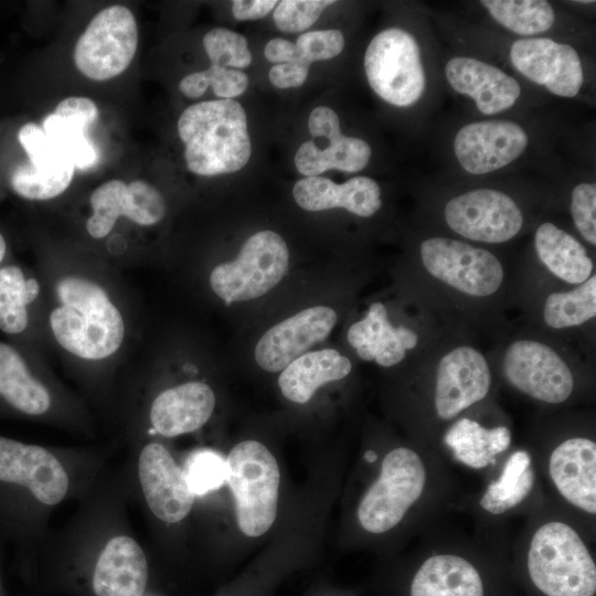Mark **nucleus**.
<instances>
[{
	"instance_id": "nucleus-17",
	"label": "nucleus",
	"mask_w": 596,
	"mask_h": 596,
	"mask_svg": "<svg viewBox=\"0 0 596 596\" xmlns=\"http://www.w3.org/2000/svg\"><path fill=\"white\" fill-rule=\"evenodd\" d=\"M93 214L86 221V230L94 238L110 233L121 215L139 225L159 223L166 214V203L160 192L143 180L125 183L110 180L91 195Z\"/></svg>"
},
{
	"instance_id": "nucleus-47",
	"label": "nucleus",
	"mask_w": 596,
	"mask_h": 596,
	"mask_svg": "<svg viewBox=\"0 0 596 596\" xmlns=\"http://www.w3.org/2000/svg\"><path fill=\"white\" fill-rule=\"evenodd\" d=\"M0 596H1V586H0Z\"/></svg>"
},
{
	"instance_id": "nucleus-16",
	"label": "nucleus",
	"mask_w": 596,
	"mask_h": 596,
	"mask_svg": "<svg viewBox=\"0 0 596 596\" xmlns=\"http://www.w3.org/2000/svg\"><path fill=\"white\" fill-rule=\"evenodd\" d=\"M309 132L324 137L329 145L320 149L313 140L304 142L295 155V166L306 177L319 175L331 169L356 172L365 168L371 158V148L360 138L341 134L337 113L326 106L315 108L308 119Z\"/></svg>"
},
{
	"instance_id": "nucleus-31",
	"label": "nucleus",
	"mask_w": 596,
	"mask_h": 596,
	"mask_svg": "<svg viewBox=\"0 0 596 596\" xmlns=\"http://www.w3.org/2000/svg\"><path fill=\"white\" fill-rule=\"evenodd\" d=\"M0 398L31 416L42 415L51 406L46 387L30 373L21 354L4 342H0Z\"/></svg>"
},
{
	"instance_id": "nucleus-19",
	"label": "nucleus",
	"mask_w": 596,
	"mask_h": 596,
	"mask_svg": "<svg viewBox=\"0 0 596 596\" xmlns=\"http://www.w3.org/2000/svg\"><path fill=\"white\" fill-rule=\"evenodd\" d=\"M528 146L523 128L508 120H486L464 126L456 135L454 150L469 173L496 171L515 160Z\"/></svg>"
},
{
	"instance_id": "nucleus-14",
	"label": "nucleus",
	"mask_w": 596,
	"mask_h": 596,
	"mask_svg": "<svg viewBox=\"0 0 596 596\" xmlns=\"http://www.w3.org/2000/svg\"><path fill=\"white\" fill-rule=\"evenodd\" d=\"M491 373L485 356L471 347L444 355L437 368L434 408L441 421H453L489 393Z\"/></svg>"
},
{
	"instance_id": "nucleus-43",
	"label": "nucleus",
	"mask_w": 596,
	"mask_h": 596,
	"mask_svg": "<svg viewBox=\"0 0 596 596\" xmlns=\"http://www.w3.org/2000/svg\"><path fill=\"white\" fill-rule=\"evenodd\" d=\"M54 114L62 117H72L85 123L88 127L97 119L98 108L87 98L72 96L61 100L55 107Z\"/></svg>"
},
{
	"instance_id": "nucleus-33",
	"label": "nucleus",
	"mask_w": 596,
	"mask_h": 596,
	"mask_svg": "<svg viewBox=\"0 0 596 596\" xmlns=\"http://www.w3.org/2000/svg\"><path fill=\"white\" fill-rule=\"evenodd\" d=\"M483 7L505 29L520 35H534L547 31L555 13L543 0H483Z\"/></svg>"
},
{
	"instance_id": "nucleus-12",
	"label": "nucleus",
	"mask_w": 596,
	"mask_h": 596,
	"mask_svg": "<svg viewBox=\"0 0 596 596\" xmlns=\"http://www.w3.org/2000/svg\"><path fill=\"white\" fill-rule=\"evenodd\" d=\"M18 139L30 161L13 170L10 181L14 192L29 200H49L63 193L74 175L71 158L34 123L23 125Z\"/></svg>"
},
{
	"instance_id": "nucleus-1",
	"label": "nucleus",
	"mask_w": 596,
	"mask_h": 596,
	"mask_svg": "<svg viewBox=\"0 0 596 596\" xmlns=\"http://www.w3.org/2000/svg\"><path fill=\"white\" fill-rule=\"evenodd\" d=\"M433 456L398 446L387 451L375 480L356 508L360 526L381 535L397 528L417 507L426 508L440 487Z\"/></svg>"
},
{
	"instance_id": "nucleus-2",
	"label": "nucleus",
	"mask_w": 596,
	"mask_h": 596,
	"mask_svg": "<svg viewBox=\"0 0 596 596\" xmlns=\"http://www.w3.org/2000/svg\"><path fill=\"white\" fill-rule=\"evenodd\" d=\"M529 577L545 596H595L596 564L574 522L543 517L524 539Z\"/></svg>"
},
{
	"instance_id": "nucleus-38",
	"label": "nucleus",
	"mask_w": 596,
	"mask_h": 596,
	"mask_svg": "<svg viewBox=\"0 0 596 596\" xmlns=\"http://www.w3.org/2000/svg\"><path fill=\"white\" fill-rule=\"evenodd\" d=\"M184 473L193 493L203 494L226 481V461L213 451H199L189 459Z\"/></svg>"
},
{
	"instance_id": "nucleus-39",
	"label": "nucleus",
	"mask_w": 596,
	"mask_h": 596,
	"mask_svg": "<svg viewBox=\"0 0 596 596\" xmlns=\"http://www.w3.org/2000/svg\"><path fill=\"white\" fill-rule=\"evenodd\" d=\"M332 0H284L277 3L273 19L284 32H300L310 28Z\"/></svg>"
},
{
	"instance_id": "nucleus-36",
	"label": "nucleus",
	"mask_w": 596,
	"mask_h": 596,
	"mask_svg": "<svg viewBox=\"0 0 596 596\" xmlns=\"http://www.w3.org/2000/svg\"><path fill=\"white\" fill-rule=\"evenodd\" d=\"M209 86L221 99H233L247 89L248 78L240 70L211 65L204 71L194 72L183 77L179 89L189 98H199Z\"/></svg>"
},
{
	"instance_id": "nucleus-42",
	"label": "nucleus",
	"mask_w": 596,
	"mask_h": 596,
	"mask_svg": "<svg viewBox=\"0 0 596 596\" xmlns=\"http://www.w3.org/2000/svg\"><path fill=\"white\" fill-rule=\"evenodd\" d=\"M310 64L301 60L272 66L268 73L270 83L278 88L301 86L309 73Z\"/></svg>"
},
{
	"instance_id": "nucleus-30",
	"label": "nucleus",
	"mask_w": 596,
	"mask_h": 596,
	"mask_svg": "<svg viewBox=\"0 0 596 596\" xmlns=\"http://www.w3.org/2000/svg\"><path fill=\"white\" fill-rule=\"evenodd\" d=\"M538 257L560 279L568 284H583L593 270L592 259L584 246L571 234L546 222L534 236Z\"/></svg>"
},
{
	"instance_id": "nucleus-4",
	"label": "nucleus",
	"mask_w": 596,
	"mask_h": 596,
	"mask_svg": "<svg viewBox=\"0 0 596 596\" xmlns=\"http://www.w3.org/2000/svg\"><path fill=\"white\" fill-rule=\"evenodd\" d=\"M56 294L62 305L52 310L50 327L62 348L86 360L105 359L119 349L124 319L103 287L67 276L58 280Z\"/></svg>"
},
{
	"instance_id": "nucleus-37",
	"label": "nucleus",
	"mask_w": 596,
	"mask_h": 596,
	"mask_svg": "<svg viewBox=\"0 0 596 596\" xmlns=\"http://www.w3.org/2000/svg\"><path fill=\"white\" fill-rule=\"evenodd\" d=\"M203 46L211 65L244 68L252 62L247 40L240 33L215 28L203 36Z\"/></svg>"
},
{
	"instance_id": "nucleus-10",
	"label": "nucleus",
	"mask_w": 596,
	"mask_h": 596,
	"mask_svg": "<svg viewBox=\"0 0 596 596\" xmlns=\"http://www.w3.org/2000/svg\"><path fill=\"white\" fill-rule=\"evenodd\" d=\"M507 381L521 393L543 403L561 404L574 390V377L561 356L544 343L519 340L503 356Z\"/></svg>"
},
{
	"instance_id": "nucleus-8",
	"label": "nucleus",
	"mask_w": 596,
	"mask_h": 596,
	"mask_svg": "<svg viewBox=\"0 0 596 596\" xmlns=\"http://www.w3.org/2000/svg\"><path fill=\"white\" fill-rule=\"evenodd\" d=\"M138 45V28L125 6H110L88 23L74 47L77 70L94 81L120 75L131 63Z\"/></svg>"
},
{
	"instance_id": "nucleus-25",
	"label": "nucleus",
	"mask_w": 596,
	"mask_h": 596,
	"mask_svg": "<svg viewBox=\"0 0 596 596\" xmlns=\"http://www.w3.org/2000/svg\"><path fill=\"white\" fill-rule=\"evenodd\" d=\"M148 579L143 551L129 536H115L100 553L94 575L96 596H142Z\"/></svg>"
},
{
	"instance_id": "nucleus-46",
	"label": "nucleus",
	"mask_w": 596,
	"mask_h": 596,
	"mask_svg": "<svg viewBox=\"0 0 596 596\" xmlns=\"http://www.w3.org/2000/svg\"><path fill=\"white\" fill-rule=\"evenodd\" d=\"M7 252V243L2 234L0 233V263L3 260Z\"/></svg>"
},
{
	"instance_id": "nucleus-44",
	"label": "nucleus",
	"mask_w": 596,
	"mask_h": 596,
	"mask_svg": "<svg viewBox=\"0 0 596 596\" xmlns=\"http://www.w3.org/2000/svg\"><path fill=\"white\" fill-rule=\"evenodd\" d=\"M274 0H236L232 4V13L236 20H257L266 17L277 4Z\"/></svg>"
},
{
	"instance_id": "nucleus-40",
	"label": "nucleus",
	"mask_w": 596,
	"mask_h": 596,
	"mask_svg": "<svg viewBox=\"0 0 596 596\" xmlns=\"http://www.w3.org/2000/svg\"><path fill=\"white\" fill-rule=\"evenodd\" d=\"M298 55L311 64L339 55L344 47V36L339 30H318L302 33L296 41Z\"/></svg>"
},
{
	"instance_id": "nucleus-11",
	"label": "nucleus",
	"mask_w": 596,
	"mask_h": 596,
	"mask_svg": "<svg viewBox=\"0 0 596 596\" xmlns=\"http://www.w3.org/2000/svg\"><path fill=\"white\" fill-rule=\"evenodd\" d=\"M448 226L471 241L503 243L522 227L523 216L517 203L492 189H478L448 201L445 207Z\"/></svg>"
},
{
	"instance_id": "nucleus-41",
	"label": "nucleus",
	"mask_w": 596,
	"mask_h": 596,
	"mask_svg": "<svg viewBox=\"0 0 596 596\" xmlns=\"http://www.w3.org/2000/svg\"><path fill=\"white\" fill-rule=\"evenodd\" d=\"M571 212L573 221L590 244H596V185L579 183L572 192Z\"/></svg>"
},
{
	"instance_id": "nucleus-13",
	"label": "nucleus",
	"mask_w": 596,
	"mask_h": 596,
	"mask_svg": "<svg viewBox=\"0 0 596 596\" xmlns=\"http://www.w3.org/2000/svg\"><path fill=\"white\" fill-rule=\"evenodd\" d=\"M549 482L560 499L586 518L596 515V443L572 436L556 444L545 458Z\"/></svg>"
},
{
	"instance_id": "nucleus-32",
	"label": "nucleus",
	"mask_w": 596,
	"mask_h": 596,
	"mask_svg": "<svg viewBox=\"0 0 596 596\" xmlns=\"http://www.w3.org/2000/svg\"><path fill=\"white\" fill-rule=\"evenodd\" d=\"M40 294L35 278H26L15 265L0 268V330L17 334L23 332L29 323L28 306Z\"/></svg>"
},
{
	"instance_id": "nucleus-9",
	"label": "nucleus",
	"mask_w": 596,
	"mask_h": 596,
	"mask_svg": "<svg viewBox=\"0 0 596 596\" xmlns=\"http://www.w3.org/2000/svg\"><path fill=\"white\" fill-rule=\"evenodd\" d=\"M421 257L430 275L470 296L492 295L503 280L502 265L492 253L457 240H425Z\"/></svg>"
},
{
	"instance_id": "nucleus-20",
	"label": "nucleus",
	"mask_w": 596,
	"mask_h": 596,
	"mask_svg": "<svg viewBox=\"0 0 596 596\" xmlns=\"http://www.w3.org/2000/svg\"><path fill=\"white\" fill-rule=\"evenodd\" d=\"M138 475L146 501L157 518L174 523L189 514L194 493L184 470L163 445L150 443L143 447Z\"/></svg>"
},
{
	"instance_id": "nucleus-21",
	"label": "nucleus",
	"mask_w": 596,
	"mask_h": 596,
	"mask_svg": "<svg viewBox=\"0 0 596 596\" xmlns=\"http://www.w3.org/2000/svg\"><path fill=\"white\" fill-rule=\"evenodd\" d=\"M445 74L450 86L472 98L485 115H494L512 107L521 94L520 85L512 76L472 57L449 60Z\"/></svg>"
},
{
	"instance_id": "nucleus-28",
	"label": "nucleus",
	"mask_w": 596,
	"mask_h": 596,
	"mask_svg": "<svg viewBox=\"0 0 596 596\" xmlns=\"http://www.w3.org/2000/svg\"><path fill=\"white\" fill-rule=\"evenodd\" d=\"M535 486L533 456L525 449H517L507 456L497 477L486 486L478 505L489 515H504L524 504L534 492Z\"/></svg>"
},
{
	"instance_id": "nucleus-6",
	"label": "nucleus",
	"mask_w": 596,
	"mask_h": 596,
	"mask_svg": "<svg viewBox=\"0 0 596 596\" xmlns=\"http://www.w3.org/2000/svg\"><path fill=\"white\" fill-rule=\"evenodd\" d=\"M289 268V251L284 238L273 231L249 236L238 256L214 267L212 290L226 304L256 299L277 286Z\"/></svg>"
},
{
	"instance_id": "nucleus-22",
	"label": "nucleus",
	"mask_w": 596,
	"mask_h": 596,
	"mask_svg": "<svg viewBox=\"0 0 596 596\" xmlns=\"http://www.w3.org/2000/svg\"><path fill=\"white\" fill-rule=\"evenodd\" d=\"M441 547L422 561L412 578L409 596H485L477 565L450 545Z\"/></svg>"
},
{
	"instance_id": "nucleus-3",
	"label": "nucleus",
	"mask_w": 596,
	"mask_h": 596,
	"mask_svg": "<svg viewBox=\"0 0 596 596\" xmlns=\"http://www.w3.org/2000/svg\"><path fill=\"white\" fill-rule=\"evenodd\" d=\"M188 169L213 177L241 170L252 155L247 118L234 99L205 100L189 106L178 120Z\"/></svg>"
},
{
	"instance_id": "nucleus-45",
	"label": "nucleus",
	"mask_w": 596,
	"mask_h": 596,
	"mask_svg": "<svg viewBox=\"0 0 596 596\" xmlns=\"http://www.w3.org/2000/svg\"><path fill=\"white\" fill-rule=\"evenodd\" d=\"M264 55L269 62L276 64L289 63L299 58L296 44L281 38L268 41L264 49Z\"/></svg>"
},
{
	"instance_id": "nucleus-29",
	"label": "nucleus",
	"mask_w": 596,
	"mask_h": 596,
	"mask_svg": "<svg viewBox=\"0 0 596 596\" xmlns=\"http://www.w3.org/2000/svg\"><path fill=\"white\" fill-rule=\"evenodd\" d=\"M351 370L350 360L334 349L306 352L280 372L278 386L288 401L305 404L320 386L344 379Z\"/></svg>"
},
{
	"instance_id": "nucleus-18",
	"label": "nucleus",
	"mask_w": 596,
	"mask_h": 596,
	"mask_svg": "<svg viewBox=\"0 0 596 596\" xmlns=\"http://www.w3.org/2000/svg\"><path fill=\"white\" fill-rule=\"evenodd\" d=\"M513 66L552 94L575 96L584 81L581 58L574 47L546 38L515 41L510 49Z\"/></svg>"
},
{
	"instance_id": "nucleus-23",
	"label": "nucleus",
	"mask_w": 596,
	"mask_h": 596,
	"mask_svg": "<svg viewBox=\"0 0 596 596\" xmlns=\"http://www.w3.org/2000/svg\"><path fill=\"white\" fill-rule=\"evenodd\" d=\"M296 203L306 211H323L333 207L362 217H369L381 207V189L368 177H354L338 184L324 177H306L292 189Z\"/></svg>"
},
{
	"instance_id": "nucleus-24",
	"label": "nucleus",
	"mask_w": 596,
	"mask_h": 596,
	"mask_svg": "<svg viewBox=\"0 0 596 596\" xmlns=\"http://www.w3.org/2000/svg\"><path fill=\"white\" fill-rule=\"evenodd\" d=\"M214 407L215 394L210 385L187 382L164 390L153 400L150 421L158 434L175 437L202 427Z\"/></svg>"
},
{
	"instance_id": "nucleus-5",
	"label": "nucleus",
	"mask_w": 596,
	"mask_h": 596,
	"mask_svg": "<svg viewBox=\"0 0 596 596\" xmlns=\"http://www.w3.org/2000/svg\"><path fill=\"white\" fill-rule=\"evenodd\" d=\"M226 461V481L234 498L240 530L247 536L266 533L277 517L279 466L257 440L235 445Z\"/></svg>"
},
{
	"instance_id": "nucleus-35",
	"label": "nucleus",
	"mask_w": 596,
	"mask_h": 596,
	"mask_svg": "<svg viewBox=\"0 0 596 596\" xmlns=\"http://www.w3.org/2000/svg\"><path fill=\"white\" fill-rule=\"evenodd\" d=\"M88 126L72 117L49 114L42 125L46 136L73 161L75 168H92L98 158L96 148L87 138Z\"/></svg>"
},
{
	"instance_id": "nucleus-7",
	"label": "nucleus",
	"mask_w": 596,
	"mask_h": 596,
	"mask_svg": "<svg viewBox=\"0 0 596 596\" xmlns=\"http://www.w3.org/2000/svg\"><path fill=\"white\" fill-rule=\"evenodd\" d=\"M364 70L371 88L394 106H411L424 93L421 50L405 30L392 28L377 33L365 51Z\"/></svg>"
},
{
	"instance_id": "nucleus-27",
	"label": "nucleus",
	"mask_w": 596,
	"mask_h": 596,
	"mask_svg": "<svg viewBox=\"0 0 596 596\" xmlns=\"http://www.w3.org/2000/svg\"><path fill=\"white\" fill-rule=\"evenodd\" d=\"M511 441V430L507 426L485 427L468 417L454 421L443 435V445L450 457L476 470L496 467Z\"/></svg>"
},
{
	"instance_id": "nucleus-26",
	"label": "nucleus",
	"mask_w": 596,
	"mask_h": 596,
	"mask_svg": "<svg viewBox=\"0 0 596 596\" xmlns=\"http://www.w3.org/2000/svg\"><path fill=\"white\" fill-rule=\"evenodd\" d=\"M347 337L362 360H374L385 368L400 363L406 350L414 349L418 341L411 329L391 324L382 302L372 304L366 316L349 328Z\"/></svg>"
},
{
	"instance_id": "nucleus-15",
	"label": "nucleus",
	"mask_w": 596,
	"mask_h": 596,
	"mask_svg": "<svg viewBox=\"0 0 596 596\" xmlns=\"http://www.w3.org/2000/svg\"><path fill=\"white\" fill-rule=\"evenodd\" d=\"M338 320L327 306L306 308L269 328L258 340L254 356L268 372H280L307 350L324 340Z\"/></svg>"
},
{
	"instance_id": "nucleus-34",
	"label": "nucleus",
	"mask_w": 596,
	"mask_h": 596,
	"mask_svg": "<svg viewBox=\"0 0 596 596\" xmlns=\"http://www.w3.org/2000/svg\"><path fill=\"white\" fill-rule=\"evenodd\" d=\"M596 316V276L571 291L547 296L544 321L554 329L579 326Z\"/></svg>"
}]
</instances>
